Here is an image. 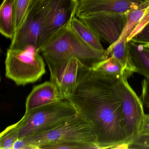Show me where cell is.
<instances>
[{
  "mask_svg": "<svg viewBox=\"0 0 149 149\" xmlns=\"http://www.w3.org/2000/svg\"><path fill=\"white\" fill-rule=\"evenodd\" d=\"M105 56L116 59L130 76L136 73V68L130 56L125 37H120L116 42L110 45L105 50Z\"/></svg>",
  "mask_w": 149,
  "mask_h": 149,
  "instance_id": "cell-14",
  "label": "cell"
},
{
  "mask_svg": "<svg viewBox=\"0 0 149 149\" xmlns=\"http://www.w3.org/2000/svg\"><path fill=\"white\" fill-rule=\"evenodd\" d=\"M75 1H78L79 0H75Z\"/></svg>",
  "mask_w": 149,
  "mask_h": 149,
  "instance_id": "cell-27",
  "label": "cell"
},
{
  "mask_svg": "<svg viewBox=\"0 0 149 149\" xmlns=\"http://www.w3.org/2000/svg\"><path fill=\"white\" fill-rule=\"evenodd\" d=\"M19 134L16 123L7 127L0 134V149H13L15 143L19 139Z\"/></svg>",
  "mask_w": 149,
  "mask_h": 149,
  "instance_id": "cell-20",
  "label": "cell"
},
{
  "mask_svg": "<svg viewBox=\"0 0 149 149\" xmlns=\"http://www.w3.org/2000/svg\"><path fill=\"white\" fill-rule=\"evenodd\" d=\"M70 26L76 33L90 46L97 50H104L95 33L79 18L74 17L71 21Z\"/></svg>",
  "mask_w": 149,
  "mask_h": 149,
  "instance_id": "cell-17",
  "label": "cell"
},
{
  "mask_svg": "<svg viewBox=\"0 0 149 149\" xmlns=\"http://www.w3.org/2000/svg\"><path fill=\"white\" fill-rule=\"evenodd\" d=\"M14 1V0H3L0 7V32L6 38L11 40L15 34Z\"/></svg>",
  "mask_w": 149,
  "mask_h": 149,
  "instance_id": "cell-16",
  "label": "cell"
},
{
  "mask_svg": "<svg viewBox=\"0 0 149 149\" xmlns=\"http://www.w3.org/2000/svg\"><path fill=\"white\" fill-rule=\"evenodd\" d=\"M5 65L6 77L19 86L36 82L46 72L43 57L39 51L32 48L8 49Z\"/></svg>",
  "mask_w": 149,
  "mask_h": 149,
  "instance_id": "cell-5",
  "label": "cell"
},
{
  "mask_svg": "<svg viewBox=\"0 0 149 149\" xmlns=\"http://www.w3.org/2000/svg\"><path fill=\"white\" fill-rule=\"evenodd\" d=\"M85 67H87L82 64L76 58L69 60L56 85L61 100L65 99L71 94Z\"/></svg>",
  "mask_w": 149,
  "mask_h": 149,
  "instance_id": "cell-13",
  "label": "cell"
},
{
  "mask_svg": "<svg viewBox=\"0 0 149 149\" xmlns=\"http://www.w3.org/2000/svg\"><path fill=\"white\" fill-rule=\"evenodd\" d=\"M144 0H79L76 16L99 13L125 14Z\"/></svg>",
  "mask_w": 149,
  "mask_h": 149,
  "instance_id": "cell-10",
  "label": "cell"
},
{
  "mask_svg": "<svg viewBox=\"0 0 149 149\" xmlns=\"http://www.w3.org/2000/svg\"><path fill=\"white\" fill-rule=\"evenodd\" d=\"M89 27L100 40L110 45L120 38L127 20L125 14L99 13L78 17Z\"/></svg>",
  "mask_w": 149,
  "mask_h": 149,
  "instance_id": "cell-9",
  "label": "cell"
},
{
  "mask_svg": "<svg viewBox=\"0 0 149 149\" xmlns=\"http://www.w3.org/2000/svg\"><path fill=\"white\" fill-rule=\"evenodd\" d=\"M78 113L66 99L60 100L25 113L16 123L19 139L51 130L69 121Z\"/></svg>",
  "mask_w": 149,
  "mask_h": 149,
  "instance_id": "cell-3",
  "label": "cell"
},
{
  "mask_svg": "<svg viewBox=\"0 0 149 149\" xmlns=\"http://www.w3.org/2000/svg\"><path fill=\"white\" fill-rule=\"evenodd\" d=\"M47 4L41 47L58 31L70 26L73 19L76 17L77 1L75 0H47Z\"/></svg>",
  "mask_w": 149,
  "mask_h": 149,
  "instance_id": "cell-8",
  "label": "cell"
},
{
  "mask_svg": "<svg viewBox=\"0 0 149 149\" xmlns=\"http://www.w3.org/2000/svg\"><path fill=\"white\" fill-rule=\"evenodd\" d=\"M91 69L112 76L130 77L120 63L114 57L105 56L104 59L95 64Z\"/></svg>",
  "mask_w": 149,
  "mask_h": 149,
  "instance_id": "cell-18",
  "label": "cell"
},
{
  "mask_svg": "<svg viewBox=\"0 0 149 149\" xmlns=\"http://www.w3.org/2000/svg\"><path fill=\"white\" fill-rule=\"evenodd\" d=\"M142 85V93L139 97L143 105L149 109V78H144Z\"/></svg>",
  "mask_w": 149,
  "mask_h": 149,
  "instance_id": "cell-24",
  "label": "cell"
},
{
  "mask_svg": "<svg viewBox=\"0 0 149 149\" xmlns=\"http://www.w3.org/2000/svg\"><path fill=\"white\" fill-rule=\"evenodd\" d=\"M13 149H39L38 147L25 141L23 139H18L15 143Z\"/></svg>",
  "mask_w": 149,
  "mask_h": 149,
  "instance_id": "cell-25",
  "label": "cell"
},
{
  "mask_svg": "<svg viewBox=\"0 0 149 149\" xmlns=\"http://www.w3.org/2000/svg\"><path fill=\"white\" fill-rule=\"evenodd\" d=\"M127 44L136 73L149 78V48L132 41L127 42Z\"/></svg>",
  "mask_w": 149,
  "mask_h": 149,
  "instance_id": "cell-15",
  "label": "cell"
},
{
  "mask_svg": "<svg viewBox=\"0 0 149 149\" xmlns=\"http://www.w3.org/2000/svg\"><path fill=\"white\" fill-rule=\"evenodd\" d=\"M140 135H149V114L146 115L144 123L139 136Z\"/></svg>",
  "mask_w": 149,
  "mask_h": 149,
  "instance_id": "cell-26",
  "label": "cell"
},
{
  "mask_svg": "<svg viewBox=\"0 0 149 149\" xmlns=\"http://www.w3.org/2000/svg\"><path fill=\"white\" fill-rule=\"evenodd\" d=\"M60 100L56 85L50 81L45 82L34 87L27 97L25 113Z\"/></svg>",
  "mask_w": 149,
  "mask_h": 149,
  "instance_id": "cell-11",
  "label": "cell"
},
{
  "mask_svg": "<svg viewBox=\"0 0 149 149\" xmlns=\"http://www.w3.org/2000/svg\"><path fill=\"white\" fill-rule=\"evenodd\" d=\"M126 14V23L120 37H125L129 41L149 21V0H144Z\"/></svg>",
  "mask_w": 149,
  "mask_h": 149,
  "instance_id": "cell-12",
  "label": "cell"
},
{
  "mask_svg": "<svg viewBox=\"0 0 149 149\" xmlns=\"http://www.w3.org/2000/svg\"><path fill=\"white\" fill-rule=\"evenodd\" d=\"M34 0H14V21L15 33L25 21Z\"/></svg>",
  "mask_w": 149,
  "mask_h": 149,
  "instance_id": "cell-19",
  "label": "cell"
},
{
  "mask_svg": "<svg viewBox=\"0 0 149 149\" xmlns=\"http://www.w3.org/2000/svg\"><path fill=\"white\" fill-rule=\"evenodd\" d=\"M128 78L126 76L121 77L118 86L122 99L123 122L129 145L140 134L146 114L143 104L129 84Z\"/></svg>",
  "mask_w": 149,
  "mask_h": 149,
  "instance_id": "cell-7",
  "label": "cell"
},
{
  "mask_svg": "<svg viewBox=\"0 0 149 149\" xmlns=\"http://www.w3.org/2000/svg\"><path fill=\"white\" fill-rule=\"evenodd\" d=\"M121 77L85 67L65 99L93 125L98 149L128 148L118 86Z\"/></svg>",
  "mask_w": 149,
  "mask_h": 149,
  "instance_id": "cell-1",
  "label": "cell"
},
{
  "mask_svg": "<svg viewBox=\"0 0 149 149\" xmlns=\"http://www.w3.org/2000/svg\"><path fill=\"white\" fill-rule=\"evenodd\" d=\"M47 13V0H34L25 21L15 34L9 48H32L39 52Z\"/></svg>",
  "mask_w": 149,
  "mask_h": 149,
  "instance_id": "cell-6",
  "label": "cell"
},
{
  "mask_svg": "<svg viewBox=\"0 0 149 149\" xmlns=\"http://www.w3.org/2000/svg\"><path fill=\"white\" fill-rule=\"evenodd\" d=\"M128 149H149V135L138 136L130 143Z\"/></svg>",
  "mask_w": 149,
  "mask_h": 149,
  "instance_id": "cell-23",
  "label": "cell"
},
{
  "mask_svg": "<svg viewBox=\"0 0 149 149\" xmlns=\"http://www.w3.org/2000/svg\"><path fill=\"white\" fill-rule=\"evenodd\" d=\"M130 41L142 44L149 48V21Z\"/></svg>",
  "mask_w": 149,
  "mask_h": 149,
  "instance_id": "cell-21",
  "label": "cell"
},
{
  "mask_svg": "<svg viewBox=\"0 0 149 149\" xmlns=\"http://www.w3.org/2000/svg\"><path fill=\"white\" fill-rule=\"evenodd\" d=\"M105 50H99L83 40L70 26L58 31L39 50L49 68L50 81L57 85L68 63L76 58L91 68L105 57ZM57 87V86H56Z\"/></svg>",
  "mask_w": 149,
  "mask_h": 149,
  "instance_id": "cell-2",
  "label": "cell"
},
{
  "mask_svg": "<svg viewBox=\"0 0 149 149\" xmlns=\"http://www.w3.org/2000/svg\"><path fill=\"white\" fill-rule=\"evenodd\" d=\"M22 139L39 149L43 146L58 143L80 144L91 149H98L93 125L79 112L70 120L51 130Z\"/></svg>",
  "mask_w": 149,
  "mask_h": 149,
  "instance_id": "cell-4",
  "label": "cell"
},
{
  "mask_svg": "<svg viewBox=\"0 0 149 149\" xmlns=\"http://www.w3.org/2000/svg\"><path fill=\"white\" fill-rule=\"evenodd\" d=\"M88 149L89 146L75 143H58L47 145L40 147V149Z\"/></svg>",
  "mask_w": 149,
  "mask_h": 149,
  "instance_id": "cell-22",
  "label": "cell"
}]
</instances>
